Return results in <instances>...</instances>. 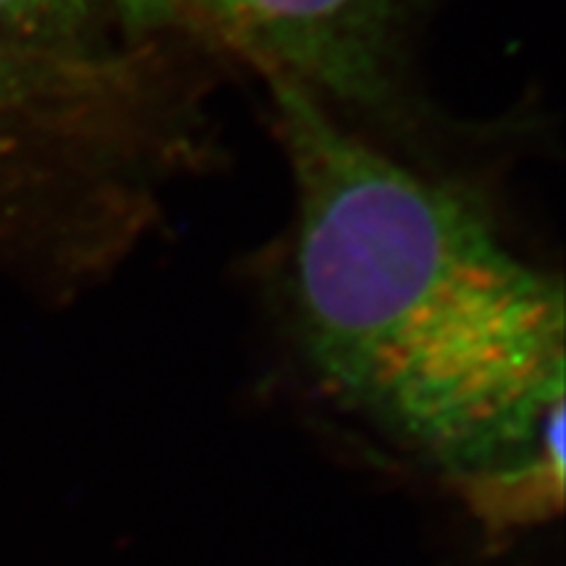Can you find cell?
<instances>
[{
	"instance_id": "cell-3",
	"label": "cell",
	"mask_w": 566,
	"mask_h": 566,
	"mask_svg": "<svg viewBox=\"0 0 566 566\" xmlns=\"http://www.w3.org/2000/svg\"><path fill=\"white\" fill-rule=\"evenodd\" d=\"M63 51L0 38V189L45 122L55 92L69 84Z\"/></svg>"
},
{
	"instance_id": "cell-2",
	"label": "cell",
	"mask_w": 566,
	"mask_h": 566,
	"mask_svg": "<svg viewBox=\"0 0 566 566\" xmlns=\"http://www.w3.org/2000/svg\"><path fill=\"white\" fill-rule=\"evenodd\" d=\"M129 30H195L321 101L378 108L417 0H113Z\"/></svg>"
},
{
	"instance_id": "cell-1",
	"label": "cell",
	"mask_w": 566,
	"mask_h": 566,
	"mask_svg": "<svg viewBox=\"0 0 566 566\" xmlns=\"http://www.w3.org/2000/svg\"><path fill=\"white\" fill-rule=\"evenodd\" d=\"M294 176V321L325 391L464 488L485 516L564 488V294L478 205L265 71Z\"/></svg>"
},
{
	"instance_id": "cell-4",
	"label": "cell",
	"mask_w": 566,
	"mask_h": 566,
	"mask_svg": "<svg viewBox=\"0 0 566 566\" xmlns=\"http://www.w3.org/2000/svg\"><path fill=\"white\" fill-rule=\"evenodd\" d=\"M95 0H0V38L34 48L63 51Z\"/></svg>"
}]
</instances>
